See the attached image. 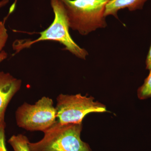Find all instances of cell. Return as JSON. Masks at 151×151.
<instances>
[{
	"label": "cell",
	"mask_w": 151,
	"mask_h": 151,
	"mask_svg": "<svg viewBox=\"0 0 151 151\" xmlns=\"http://www.w3.org/2000/svg\"><path fill=\"white\" fill-rule=\"evenodd\" d=\"M50 5L54 14V19L51 24L43 31L38 33L39 37L34 40H17L14 42L13 47L15 54L22 50L29 48L37 42L44 41L58 42L64 45L63 49L68 50L76 57L86 59L88 52L81 48L71 37L65 9L60 0H50Z\"/></svg>",
	"instance_id": "6da1fadb"
},
{
	"label": "cell",
	"mask_w": 151,
	"mask_h": 151,
	"mask_svg": "<svg viewBox=\"0 0 151 151\" xmlns=\"http://www.w3.org/2000/svg\"><path fill=\"white\" fill-rule=\"evenodd\" d=\"M66 16L69 28L86 35L107 26L104 15L110 0H60Z\"/></svg>",
	"instance_id": "7a4b0ae2"
},
{
	"label": "cell",
	"mask_w": 151,
	"mask_h": 151,
	"mask_svg": "<svg viewBox=\"0 0 151 151\" xmlns=\"http://www.w3.org/2000/svg\"><path fill=\"white\" fill-rule=\"evenodd\" d=\"M82 123L63 124L57 122L44 132L43 137L36 142H29L30 151H92L81 140Z\"/></svg>",
	"instance_id": "3957f363"
},
{
	"label": "cell",
	"mask_w": 151,
	"mask_h": 151,
	"mask_svg": "<svg viewBox=\"0 0 151 151\" xmlns=\"http://www.w3.org/2000/svg\"><path fill=\"white\" fill-rule=\"evenodd\" d=\"M17 125L30 132H44L57 122V111L52 99L43 97L33 105L24 103L16 111Z\"/></svg>",
	"instance_id": "277c9868"
},
{
	"label": "cell",
	"mask_w": 151,
	"mask_h": 151,
	"mask_svg": "<svg viewBox=\"0 0 151 151\" xmlns=\"http://www.w3.org/2000/svg\"><path fill=\"white\" fill-rule=\"evenodd\" d=\"M92 97L60 94L56 98L57 119L63 124L82 123L85 116L89 113L107 112L106 106L94 101Z\"/></svg>",
	"instance_id": "5b68a950"
},
{
	"label": "cell",
	"mask_w": 151,
	"mask_h": 151,
	"mask_svg": "<svg viewBox=\"0 0 151 151\" xmlns=\"http://www.w3.org/2000/svg\"><path fill=\"white\" fill-rule=\"evenodd\" d=\"M21 80L0 70V120L4 119L8 105L21 87Z\"/></svg>",
	"instance_id": "8992f818"
},
{
	"label": "cell",
	"mask_w": 151,
	"mask_h": 151,
	"mask_svg": "<svg viewBox=\"0 0 151 151\" xmlns=\"http://www.w3.org/2000/svg\"><path fill=\"white\" fill-rule=\"evenodd\" d=\"M147 0H110L106 5L104 15H112L118 19V13L120 10L127 8L130 11L140 10Z\"/></svg>",
	"instance_id": "52a82bcc"
},
{
	"label": "cell",
	"mask_w": 151,
	"mask_h": 151,
	"mask_svg": "<svg viewBox=\"0 0 151 151\" xmlns=\"http://www.w3.org/2000/svg\"><path fill=\"white\" fill-rule=\"evenodd\" d=\"M14 151H30L27 137L22 134L12 136L8 141Z\"/></svg>",
	"instance_id": "ba28073f"
},
{
	"label": "cell",
	"mask_w": 151,
	"mask_h": 151,
	"mask_svg": "<svg viewBox=\"0 0 151 151\" xmlns=\"http://www.w3.org/2000/svg\"><path fill=\"white\" fill-rule=\"evenodd\" d=\"M144 84L137 90V96L140 100H144L151 98V69Z\"/></svg>",
	"instance_id": "9c48e42d"
},
{
	"label": "cell",
	"mask_w": 151,
	"mask_h": 151,
	"mask_svg": "<svg viewBox=\"0 0 151 151\" xmlns=\"http://www.w3.org/2000/svg\"><path fill=\"white\" fill-rule=\"evenodd\" d=\"M0 21V53L3 50L8 39L9 35L7 30L5 27L6 19Z\"/></svg>",
	"instance_id": "30bf717a"
},
{
	"label": "cell",
	"mask_w": 151,
	"mask_h": 151,
	"mask_svg": "<svg viewBox=\"0 0 151 151\" xmlns=\"http://www.w3.org/2000/svg\"><path fill=\"white\" fill-rule=\"evenodd\" d=\"M5 129L4 119L0 120V151H8L6 147Z\"/></svg>",
	"instance_id": "8fae6325"
},
{
	"label": "cell",
	"mask_w": 151,
	"mask_h": 151,
	"mask_svg": "<svg viewBox=\"0 0 151 151\" xmlns=\"http://www.w3.org/2000/svg\"><path fill=\"white\" fill-rule=\"evenodd\" d=\"M146 69L150 70L151 69V43L149 49L146 60Z\"/></svg>",
	"instance_id": "7c38bea8"
},
{
	"label": "cell",
	"mask_w": 151,
	"mask_h": 151,
	"mask_svg": "<svg viewBox=\"0 0 151 151\" xmlns=\"http://www.w3.org/2000/svg\"><path fill=\"white\" fill-rule=\"evenodd\" d=\"M8 54L4 50H3L0 53V63L7 58Z\"/></svg>",
	"instance_id": "4fadbf2b"
},
{
	"label": "cell",
	"mask_w": 151,
	"mask_h": 151,
	"mask_svg": "<svg viewBox=\"0 0 151 151\" xmlns=\"http://www.w3.org/2000/svg\"><path fill=\"white\" fill-rule=\"evenodd\" d=\"M9 2V0H1L0 1V9L6 5Z\"/></svg>",
	"instance_id": "5bb4252c"
}]
</instances>
